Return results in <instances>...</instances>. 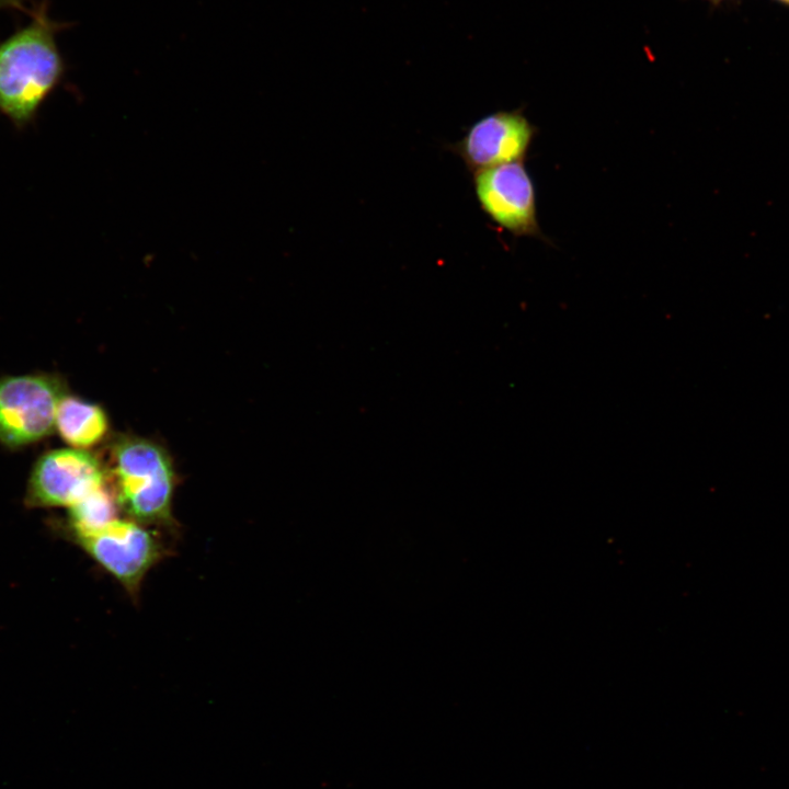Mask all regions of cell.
Segmentation results:
<instances>
[{"mask_svg": "<svg viewBox=\"0 0 789 789\" xmlns=\"http://www.w3.org/2000/svg\"><path fill=\"white\" fill-rule=\"evenodd\" d=\"M28 15L0 41V114L19 130L36 121L67 69L57 34L68 24L49 16L47 0L34 1Z\"/></svg>", "mask_w": 789, "mask_h": 789, "instance_id": "1", "label": "cell"}, {"mask_svg": "<svg viewBox=\"0 0 789 789\" xmlns=\"http://www.w3.org/2000/svg\"><path fill=\"white\" fill-rule=\"evenodd\" d=\"M112 461L114 496L127 518L146 526L171 522L174 472L165 451L148 439L124 437Z\"/></svg>", "mask_w": 789, "mask_h": 789, "instance_id": "2", "label": "cell"}, {"mask_svg": "<svg viewBox=\"0 0 789 789\" xmlns=\"http://www.w3.org/2000/svg\"><path fill=\"white\" fill-rule=\"evenodd\" d=\"M65 397L61 384L49 376L23 375L0 380V442L21 447L37 442L55 428L56 413Z\"/></svg>", "mask_w": 789, "mask_h": 789, "instance_id": "3", "label": "cell"}, {"mask_svg": "<svg viewBox=\"0 0 789 789\" xmlns=\"http://www.w3.org/2000/svg\"><path fill=\"white\" fill-rule=\"evenodd\" d=\"M75 537L81 548L133 596L163 553L157 535L130 518L116 517L94 531Z\"/></svg>", "mask_w": 789, "mask_h": 789, "instance_id": "4", "label": "cell"}, {"mask_svg": "<svg viewBox=\"0 0 789 789\" xmlns=\"http://www.w3.org/2000/svg\"><path fill=\"white\" fill-rule=\"evenodd\" d=\"M474 192L481 209L515 237L541 238L536 192L523 161L473 173Z\"/></svg>", "mask_w": 789, "mask_h": 789, "instance_id": "5", "label": "cell"}, {"mask_svg": "<svg viewBox=\"0 0 789 789\" xmlns=\"http://www.w3.org/2000/svg\"><path fill=\"white\" fill-rule=\"evenodd\" d=\"M104 484V471L92 455L78 448L55 449L34 466L26 501L32 506L69 508Z\"/></svg>", "mask_w": 789, "mask_h": 789, "instance_id": "6", "label": "cell"}, {"mask_svg": "<svg viewBox=\"0 0 789 789\" xmlns=\"http://www.w3.org/2000/svg\"><path fill=\"white\" fill-rule=\"evenodd\" d=\"M535 126L519 111H498L472 124L451 149L472 173L523 161Z\"/></svg>", "mask_w": 789, "mask_h": 789, "instance_id": "7", "label": "cell"}, {"mask_svg": "<svg viewBox=\"0 0 789 789\" xmlns=\"http://www.w3.org/2000/svg\"><path fill=\"white\" fill-rule=\"evenodd\" d=\"M55 428L70 446L91 447L105 435L107 418L99 405L65 396L57 408Z\"/></svg>", "mask_w": 789, "mask_h": 789, "instance_id": "8", "label": "cell"}, {"mask_svg": "<svg viewBox=\"0 0 789 789\" xmlns=\"http://www.w3.org/2000/svg\"><path fill=\"white\" fill-rule=\"evenodd\" d=\"M116 506L114 493L105 484L88 493L69 507L75 536L94 531L115 519Z\"/></svg>", "mask_w": 789, "mask_h": 789, "instance_id": "9", "label": "cell"}, {"mask_svg": "<svg viewBox=\"0 0 789 789\" xmlns=\"http://www.w3.org/2000/svg\"><path fill=\"white\" fill-rule=\"evenodd\" d=\"M35 0H0V10H19L30 13Z\"/></svg>", "mask_w": 789, "mask_h": 789, "instance_id": "10", "label": "cell"}, {"mask_svg": "<svg viewBox=\"0 0 789 789\" xmlns=\"http://www.w3.org/2000/svg\"><path fill=\"white\" fill-rule=\"evenodd\" d=\"M705 1L711 3L712 5H719L728 0H705Z\"/></svg>", "mask_w": 789, "mask_h": 789, "instance_id": "11", "label": "cell"}, {"mask_svg": "<svg viewBox=\"0 0 789 789\" xmlns=\"http://www.w3.org/2000/svg\"><path fill=\"white\" fill-rule=\"evenodd\" d=\"M773 1L779 3V4L784 5V7L789 8V0H773Z\"/></svg>", "mask_w": 789, "mask_h": 789, "instance_id": "12", "label": "cell"}]
</instances>
